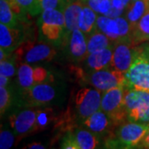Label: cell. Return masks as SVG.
I'll return each instance as SVG.
<instances>
[{"label":"cell","instance_id":"1","mask_svg":"<svg viewBox=\"0 0 149 149\" xmlns=\"http://www.w3.org/2000/svg\"><path fill=\"white\" fill-rule=\"evenodd\" d=\"M149 131V123L124 122L118 125L104 139L106 148H138Z\"/></svg>","mask_w":149,"mask_h":149},{"label":"cell","instance_id":"2","mask_svg":"<svg viewBox=\"0 0 149 149\" xmlns=\"http://www.w3.org/2000/svg\"><path fill=\"white\" fill-rule=\"evenodd\" d=\"M21 94L27 107L42 108L56 105L64 101L65 91L63 85L51 80L37 83L29 90L21 91Z\"/></svg>","mask_w":149,"mask_h":149},{"label":"cell","instance_id":"3","mask_svg":"<svg viewBox=\"0 0 149 149\" xmlns=\"http://www.w3.org/2000/svg\"><path fill=\"white\" fill-rule=\"evenodd\" d=\"M125 90L149 92V59L143 46L134 47V56L129 69L124 73Z\"/></svg>","mask_w":149,"mask_h":149},{"label":"cell","instance_id":"4","mask_svg":"<svg viewBox=\"0 0 149 149\" xmlns=\"http://www.w3.org/2000/svg\"><path fill=\"white\" fill-rule=\"evenodd\" d=\"M41 32L54 45H64L67 42L70 33L65 26L64 13L56 8L42 11L39 19Z\"/></svg>","mask_w":149,"mask_h":149},{"label":"cell","instance_id":"5","mask_svg":"<svg viewBox=\"0 0 149 149\" xmlns=\"http://www.w3.org/2000/svg\"><path fill=\"white\" fill-rule=\"evenodd\" d=\"M124 93V87L118 86L104 92L102 95L100 109L109 116L115 127L127 120Z\"/></svg>","mask_w":149,"mask_h":149},{"label":"cell","instance_id":"6","mask_svg":"<svg viewBox=\"0 0 149 149\" xmlns=\"http://www.w3.org/2000/svg\"><path fill=\"white\" fill-rule=\"evenodd\" d=\"M124 103L127 121L149 123V92L125 90Z\"/></svg>","mask_w":149,"mask_h":149},{"label":"cell","instance_id":"7","mask_svg":"<svg viewBox=\"0 0 149 149\" xmlns=\"http://www.w3.org/2000/svg\"><path fill=\"white\" fill-rule=\"evenodd\" d=\"M101 92L95 88L85 87L76 93L74 98V113L76 120L82 124L87 118L100 109Z\"/></svg>","mask_w":149,"mask_h":149},{"label":"cell","instance_id":"8","mask_svg":"<svg viewBox=\"0 0 149 149\" xmlns=\"http://www.w3.org/2000/svg\"><path fill=\"white\" fill-rule=\"evenodd\" d=\"M81 80L100 92H106L118 86H123L124 73L112 67L90 71L82 74Z\"/></svg>","mask_w":149,"mask_h":149},{"label":"cell","instance_id":"9","mask_svg":"<svg viewBox=\"0 0 149 149\" xmlns=\"http://www.w3.org/2000/svg\"><path fill=\"white\" fill-rule=\"evenodd\" d=\"M37 110L32 107L25 108L10 116V123L16 135H25L35 132Z\"/></svg>","mask_w":149,"mask_h":149},{"label":"cell","instance_id":"10","mask_svg":"<svg viewBox=\"0 0 149 149\" xmlns=\"http://www.w3.org/2000/svg\"><path fill=\"white\" fill-rule=\"evenodd\" d=\"M134 56V46L129 42L120 41L114 44L111 67L125 73L131 66Z\"/></svg>","mask_w":149,"mask_h":149},{"label":"cell","instance_id":"11","mask_svg":"<svg viewBox=\"0 0 149 149\" xmlns=\"http://www.w3.org/2000/svg\"><path fill=\"white\" fill-rule=\"evenodd\" d=\"M65 46L67 47L68 57L72 61L80 62L85 61L89 54L86 36L79 28L70 33Z\"/></svg>","mask_w":149,"mask_h":149},{"label":"cell","instance_id":"12","mask_svg":"<svg viewBox=\"0 0 149 149\" xmlns=\"http://www.w3.org/2000/svg\"><path fill=\"white\" fill-rule=\"evenodd\" d=\"M82 125L83 127L95 133L99 138L104 137V139L116 128L111 119L101 109L96 111L90 117L87 118L82 123Z\"/></svg>","mask_w":149,"mask_h":149},{"label":"cell","instance_id":"13","mask_svg":"<svg viewBox=\"0 0 149 149\" xmlns=\"http://www.w3.org/2000/svg\"><path fill=\"white\" fill-rule=\"evenodd\" d=\"M113 47L114 46L88 54L85 60V67L90 70V71L100 70L111 67Z\"/></svg>","mask_w":149,"mask_h":149},{"label":"cell","instance_id":"14","mask_svg":"<svg viewBox=\"0 0 149 149\" xmlns=\"http://www.w3.org/2000/svg\"><path fill=\"white\" fill-rule=\"evenodd\" d=\"M56 55L54 48L47 43H38L27 49L24 55V62L36 63L44 61H51Z\"/></svg>","mask_w":149,"mask_h":149},{"label":"cell","instance_id":"15","mask_svg":"<svg viewBox=\"0 0 149 149\" xmlns=\"http://www.w3.org/2000/svg\"><path fill=\"white\" fill-rule=\"evenodd\" d=\"M84 3L81 0H75L68 3L65 8L64 15L65 19V26L69 32L79 28V17L83 9Z\"/></svg>","mask_w":149,"mask_h":149},{"label":"cell","instance_id":"16","mask_svg":"<svg viewBox=\"0 0 149 149\" xmlns=\"http://www.w3.org/2000/svg\"><path fill=\"white\" fill-rule=\"evenodd\" d=\"M73 134L78 149H94L99 145L100 138L85 127L76 128L73 130Z\"/></svg>","mask_w":149,"mask_h":149},{"label":"cell","instance_id":"17","mask_svg":"<svg viewBox=\"0 0 149 149\" xmlns=\"http://www.w3.org/2000/svg\"><path fill=\"white\" fill-rule=\"evenodd\" d=\"M96 28L100 32L105 34L113 42H117L119 39V30L115 18H111L105 15H98L96 20Z\"/></svg>","mask_w":149,"mask_h":149},{"label":"cell","instance_id":"18","mask_svg":"<svg viewBox=\"0 0 149 149\" xmlns=\"http://www.w3.org/2000/svg\"><path fill=\"white\" fill-rule=\"evenodd\" d=\"M18 31L17 28H11L7 25L0 24V47L8 55L17 47Z\"/></svg>","mask_w":149,"mask_h":149},{"label":"cell","instance_id":"19","mask_svg":"<svg viewBox=\"0 0 149 149\" xmlns=\"http://www.w3.org/2000/svg\"><path fill=\"white\" fill-rule=\"evenodd\" d=\"M131 41L134 47L143 42H149V9L132 27Z\"/></svg>","mask_w":149,"mask_h":149},{"label":"cell","instance_id":"20","mask_svg":"<svg viewBox=\"0 0 149 149\" xmlns=\"http://www.w3.org/2000/svg\"><path fill=\"white\" fill-rule=\"evenodd\" d=\"M98 15L90 7L84 4L83 9L81 11L79 17V29L85 33L86 37L90 36L95 30L96 20Z\"/></svg>","mask_w":149,"mask_h":149},{"label":"cell","instance_id":"21","mask_svg":"<svg viewBox=\"0 0 149 149\" xmlns=\"http://www.w3.org/2000/svg\"><path fill=\"white\" fill-rule=\"evenodd\" d=\"M88 52L93 53L105 48L113 47L115 43L111 41L105 34L95 30L92 34L86 37Z\"/></svg>","mask_w":149,"mask_h":149},{"label":"cell","instance_id":"22","mask_svg":"<svg viewBox=\"0 0 149 149\" xmlns=\"http://www.w3.org/2000/svg\"><path fill=\"white\" fill-rule=\"evenodd\" d=\"M127 8L124 17L133 27L149 9V2L148 0H137L130 3Z\"/></svg>","mask_w":149,"mask_h":149},{"label":"cell","instance_id":"23","mask_svg":"<svg viewBox=\"0 0 149 149\" xmlns=\"http://www.w3.org/2000/svg\"><path fill=\"white\" fill-rule=\"evenodd\" d=\"M34 69L27 63L20 65L17 69V85L20 91H24L29 90L35 84H37L33 77Z\"/></svg>","mask_w":149,"mask_h":149},{"label":"cell","instance_id":"24","mask_svg":"<svg viewBox=\"0 0 149 149\" xmlns=\"http://www.w3.org/2000/svg\"><path fill=\"white\" fill-rule=\"evenodd\" d=\"M0 22L11 28L17 27V16L8 0H0Z\"/></svg>","mask_w":149,"mask_h":149},{"label":"cell","instance_id":"25","mask_svg":"<svg viewBox=\"0 0 149 149\" xmlns=\"http://www.w3.org/2000/svg\"><path fill=\"white\" fill-rule=\"evenodd\" d=\"M55 119V112L52 107H42L37 109L36 130L42 131L48 128Z\"/></svg>","mask_w":149,"mask_h":149},{"label":"cell","instance_id":"26","mask_svg":"<svg viewBox=\"0 0 149 149\" xmlns=\"http://www.w3.org/2000/svg\"><path fill=\"white\" fill-rule=\"evenodd\" d=\"M17 4L21 8L24 13L32 16H37L42 13V7L40 0H14Z\"/></svg>","mask_w":149,"mask_h":149},{"label":"cell","instance_id":"27","mask_svg":"<svg viewBox=\"0 0 149 149\" xmlns=\"http://www.w3.org/2000/svg\"><path fill=\"white\" fill-rule=\"evenodd\" d=\"M81 2L101 15H105L112 6L111 0H81Z\"/></svg>","mask_w":149,"mask_h":149},{"label":"cell","instance_id":"28","mask_svg":"<svg viewBox=\"0 0 149 149\" xmlns=\"http://www.w3.org/2000/svg\"><path fill=\"white\" fill-rule=\"evenodd\" d=\"M13 102V92L10 88L0 86V113L1 117L10 109Z\"/></svg>","mask_w":149,"mask_h":149},{"label":"cell","instance_id":"29","mask_svg":"<svg viewBox=\"0 0 149 149\" xmlns=\"http://www.w3.org/2000/svg\"><path fill=\"white\" fill-rule=\"evenodd\" d=\"M16 55L8 56L3 61H0V74H3L8 78L13 77L16 73Z\"/></svg>","mask_w":149,"mask_h":149},{"label":"cell","instance_id":"30","mask_svg":"<svg viewBox=\"0 0 149 149\" xmlns=\"http://www.w3.org/2000/svg\"><path fill=\"white\" fill-rule=\"evenodd\" d=\"M14 132V131H13ZM7 128L1 127L0 132V148L1 149H9L11 148L15 141V133Z\"/></svg>","mask_w":149,"mask_h":149},{"label":"cell","instance_id":"31","mask_svg":"<svg viewBox=\"0 0 149 149\" xmlns=\"http://www.w3.org/2000/svg\"><path fill=\"white\" fill-rule=\"evenodd\" d=\"M43 10L49 8H56L61 11H64L65 6L67 4L64 0H40Z\"/></svg>","mask_w":149,"mask_h":149},{"label":"cell","instance_id":"32","mask_svg":"<svg viewBox=\"0 0 149 149\" xmlns=\"http://www.w3.org/2000/svg\"><path fill=\"white\" fill-rule=\"evenodd\" d=\"M61 148L65 149H78V146L74 140L73 130H69L65 133V135L62 139Z\"/></svg>","mask_w":149,"mask_h":149},{"label":"cell","instance_id":"33","mask_svg":"<svg viewBox=\"0 0 149 149\" xmlns=\"http://www.w3.org/2000/svg\"><path fill=\"white\" fill-rule=\"evenodd\" d=\"M33 77L36 83L47 81L48 72L42 67H36L33 71Z\"/></svg>","mask_w":149,"mask_h":149},{"label":"cell","instance_id":"34","mask_svg":"<svg viewBox=\"0 0 149 149\" xmlns=\"http://www.w3.org/2000/svg\"><path fill=\"white\" fill-rule=\"evenodd\" d=\"M111 3L112 7L117 9L125 10L130 4L131 0H111Z\"/></svg>","mask_w":149,"mask_h":149},{"label":"cell","instance_id":"35","mask_svg":"<svg viewBox=\"0 0 149 149\" xmlns=\"http://www.w3.org/2000/svg\"><path fill=\"white\" fill-rule=\"evenodd\" d=\"M138 148H147L149 149V131L148 133L146 134V136L144 137L143 141L140 143L139 145Z\"/></svg>","mask_w":149,"mask_h":149},{"label":"cell","instance_id":"36","mask_svg":"<svg viewBox=\"0 0 149 149\" xmlns=\"http://www.w3.org/2000/svg\"><path fill=\"white\" fill-rule=\"evenodd\" d=\"M9 79L8 77H7L3 74H0V86H3L7 87L9 85Z\"/></svg>","mask_w":149,"mask_h":149},{"label":"cell","instance_id":"37","mask_svg":"<svg viewBox=\"0 0 149 149\" xmlns=\"http://www.w3.org/2000/svg\"><path fill=\"white\" fill-rule=\"evenodd\" d=\"M27 148L31 149H44L46 148V147L42 143H32L29 144L27 146Z\"/></svg>","mask_w":149,"mask_h":149},{"label":"cell","instance_id":"38","mask_svg":"<svg viewBox=\"0 0 149 149\" xmlns=\"http://www.w3.org/2000/svg\"><path fill=\"white\" fill-rule=\"evenodd\" d=\"M143 47L144 52H145V53L147 55L148 58L149 59V42L143 44Z\"/></svg>","mask_w":149,"mask_h":149},{"label":"cell","instance_id":"39","mask_svg":"<svg viewBox=\"0 0 149 149\" xmlns=\"http://www.w3.org/2000/svg\"><path fill=\"white\" fill-rule=\"evenodd\" d=\"M65 2H66V3H70V2H73V1H75V0H64Z\"/></svg>","mask_w":149,"mask_h":149},{"label":"cell","instance_id":"40","mask_svg":"<svg viewBox=\"0 0 149 149\" xmlns=\"http://www.w3.org/2000/svg\"><path fill=\"white\" fill-rule=\"evenodd\" d=\"M135 1H137V0H131V3H133V2H135Z\"/></svg>","mask_w":149,"mask_h":149},{"label":"cell","instance_id":"41","mask_svg":"<svg viewBox=\"0 0 149 149\" xmlns=\"http://www.w3.org/2000/svg\"><path fill=\"white\" fill-rule=\"evenodd\" d=\"M148 2H149V0H148Z\"/></svg>","mask_w":149,"mask_h":149}]
</instances>
